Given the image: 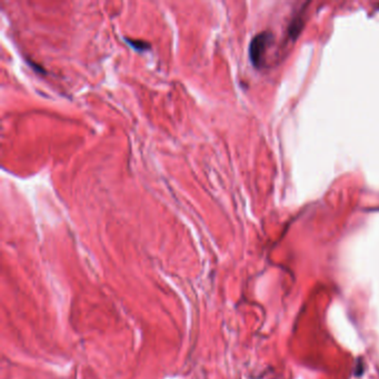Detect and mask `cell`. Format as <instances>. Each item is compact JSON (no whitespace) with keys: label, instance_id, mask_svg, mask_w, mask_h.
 I'll use <instances>...</instances> for the list:
<instances>
[{"label":"cell","instance_id":"obj_1","mask_svg":"<svg viewBox=\"0 0 379 379\" xmlns=\"http://www.w3.org/2000/svg\"><path fill=\"white\" fill-rule=\"evenodd\" d=\"M274 36L269 31H263L256 35L249 46V57L253 65L257 68L263 67L266 51L273 41Z\"/></svg>","mask_w":379,"mask_h":379},{"label":"cell","instance_id":"obj_2","mask_svg":"<svg viewBox=\"0 0 379 379\" xmlns=\"http://www.w3.org/2000/svg\"><path fill=\"white\" fill-rule=\"evenodd\" d=\"M127 41L129 42V44H130L132 47L139 48L140 50H145V49H147V48L150 47L148 44H145V42L141 41V40H140V41H137V40H129V39H127Z\"/></svg>","mask_w":379,"mask_h":379}]
</instances>
